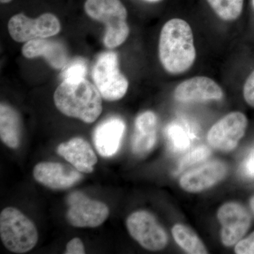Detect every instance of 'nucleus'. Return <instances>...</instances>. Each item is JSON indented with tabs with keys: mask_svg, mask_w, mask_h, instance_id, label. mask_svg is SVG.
I'll return each instance as SVG.
<instances>
[{
	"mask_svg": "<svg viewBox=\"0 0 254 254\" xmlns=\"http://www.w3.org/2000/svg\"><path fill=\"white\" fill-rule=\"evenodd\" d=\"M158 118L152 111H145L138 115L134 123V131L131 138L132 151L143 156L149 153L157 141Z\"/></svg>",
	"mask_w": 254,
	"mask_h": 254,
	"instance_id": "17",
	"label": "nucleus"
},
{
	"mask_svg": "<svg viewBox=\"0 0 254 254\" xmlns=\"http://www.w3.org/2000/svg\"><path fill=\"white\" fill-rule=\"evenodd\" d=\"M21 120L17 112L9 105H0V138L6 146L16 149L21 143Z\"/></svg>",
	"mask_w": 254,
	"mask_h": 254,
	"instance_id": "18",
	"label": "nucleus"
},
{
	"mask_svg": "<svg viewBox=\"0 0 254 254\" xmlns=\"http://www.w3.org/2000/svg\"><path fill=\"white\" fill-rule=\"evenodd\" d=\"M68 210L66 220L75 227H97L109 216L108 205L91 199L81 191H73L66 199Z\"/></svg>",
	"mask_w": 254,
	"mask_h": 254,
	"instance_id": "8",
	"label": "nucleus"
},
{
	"mask_svg": "<svg viewBox=\"0 0 254 254\" xmlns=\"http://www.w3.org/2000/svg\"><path fill=\"white\" fill-rule=\"evenodd\" d=\"M92 76L102 98L108 101L122 99L128 91V79L120 71L118 55L113 52L98 57Z\"/></svg>",
	"mask_w": 254,
	"mask_h": 254,
	"instance_id": "5",
	"label": "nucleus"
},
{
	"mask_svg": "<svg viewBox=\"0 0 254 254\" xmlns=\"http://www.w3.org/2000/svg\"><path fill=\"white\" fill-rule=\"evenodd\" d=\"M57 152L81 173H93L98 163V158L91 145L81 137L60 143Z\"/></svg>",
	"mask_w": 254,
	"mask_h": 254,
	"instance_id": "16",
	"label": "nucleus"
},
{
	"mask_svg": "<svg viewBox=\"0 0 254 254\" xmlns=\"http://www.w3.org/2000/svg\"><path fill=\"white\" fill-rule=\"evenodd\" d=\"M235 252L237 254H254V232L247 238L237 242Z\"/></svg>",
	"mask_w": 254,
	"mask_h": 254,
	"instance_id": "24",
	"label": "nucleus"
},
{
	"mask_svg": "<svg viewBox=\"0 0 254 254\" xmlns=\"http://www.w3.org/2000/svg\"><path fill=\"white\" fill-rule=\"evenodd\" d=\"M247 127L248 120L245 114L232 112L220 119L210 128L207 141L215 149L231 151L245 136Z\"/></svg>",
	"mask_w": 254,
	"mask_h": 254,
	"instance_id": "9",
	"label": "nucleus"
},
{
	"mask_svg": "<svg viewBox=\"0 0 254 254\" xmlns=\"http://www.w3.org/2000/svg\"><path fill=\"white\" fill-rule=\"evenodd\" d=\"M0 237L4 247L15 254L27 253L38 240L36 225L27 216L13 207L0 214Z\"/></svg>",
	"mask_w": 254,
	"mask_h": 254,
	"instance_id": "4",
	"label": "nucleus"
},
{
	"mask_svg": "<svg viewBox=\"0 0 254 254\" xmlns=\"http://www.w3.org/2000/svg\"><path fill=\"white\" fill-rule=\"evenodd\" d=\"M217 216L222 226L221 241L225 247H232L242 240L252 224L250 212L236 202H228L218 209Z\"/></svg>",
	"mask_w": 254,
	"mask_h": 254,
	"instance_id": "10",
	"label": "nucleus"
},
{
	"mask_svg": "<svg viewBox=\"0 0 254 254\" xmlns=\"http://www.w3.org/2000/svg\"><path fill=\"white\" fill-rule=\"evenodd\" d=\"M97 87L86 78L78 82L63 81L54 93L55 106L63 115L83 123H94L103 111V101Z\"/></svg>",
	"mask_w": 254,
	"mask_h": 254,
	"instance_id": "2",
	"label": "nucleus"
},
{
	"mask_svg": "<svg viewBox=\"0 0 254 254\" xmlns=\"http://www.w3.org/2000/svg\"><path fill=\"white\" fill-rule=\"evenodd\" d=\"M85 247L81 239L75 237L68 242L66 247V254H84Z\"/></svg>",
	"mask_w": 254,
	"mask_h": 254,
	"instance_id": "26",
	"label": "nucleus"
},
{
	"mask_svg": "<svg viewBox=\"0 0 254 254\" xmlns=\"http://www.w3.org/2000/svg\"><path fill=\"white\" fill-rule=\"evenodd\" d=\"M60 21L50 13L31 18L23 14L14 15L8 23L10 36L18 43H26L40 38H48L60 33Z\"/></svg>",
	"mask_w": 254,
	"mask_h": 254,
	"instance_id": "6",
	"label": "nucleus"
},
{
	"mask_svg": "<svg viewBox=\"0 0 254 254\" xmlns=\"http://www.w3.org/2000/svg\"><path fill=\"white\" fill-rule=\"evenodd\" d=\"M126 125L123 119L112 117L100 123L93 133V142L102 157L110 158L118 153L121 145Z\"/></svg>",
	"mask_w": 254,
	"mask_h": 254,
	"instance_id": "14",
	"label": "nucleus"
},
{
	"mask_svg": "<svg viewBox=\"0 0 254 254\" xmlns=\"http://www.w3.org/2000/svg\"><path fill=\"white\" fill-rule=\"evenodd\" d=\"M86 62L82 58H76L68 63L63 68V78L64 81L78 82L85 79L87 73Z\"/></svg>",
	"mask_w": 254,
	"mask_h": 254,
	"instance_id": "21",
	"label": "nucleus"
},
{
	"mask_svg": "<svg viewBox=\"0 0 254 254\" xmlns=\"http://www.w3.org/2000/svg\"><path fill=\"white\" fill-rule=\"evenodd\" d=\"M172 234L177 245L190 254H208L204 244L200 240L191 229L182 225L176 224L172 229Z\"/></svg>",
	"mask_w": 254,
	"mask_h": 254,
	"instance_id": "19",
	"label": "nucleus"
},
{
	"mask_svg": "<svg viewBox=\"0 0 254 254\" xmlns=\"http://www.w3.org/2000/svg\"><path fill=\"white\" fill-rule=\"evenodd\" d=\"M126 225L132 238L145 250L158 252L168 245L166 232L148 212L138 210L131 213L127 219Z\"/></svg>",
	"mask_w": 254,
	"mask_h": 254,
	"instance_id": "7",
	"label": "nucleus"
},
{
	"mask_svg": "<svg viewBox=\"0 0 254 254\" xmlns=\"http://www.w3.org/2000/svg\"><path fill=\"white\" fill-rule=\"evenodd\" d=\"M243 95L247 104L254 108V69L246 80L244 85Z\"/></svg>",
	"mask_w": 254,
	"mask_h": 254,
	"instance_id": "25",
	"label": "nucleus"
},
{
	"mask_svg": "<svg viewBox=\"0 0 254 254\" xmlns=\"http://www.w3.org/2000/svg\"><path fill=\"white\" fill-rule=\"evenodd\" d=\"M84 9L88 16L106 26L103 43L107 48H117L126 41L130 30L126 7L120 0H86Z\"/></svg>",
	"mask_w": 254,
	"mask_h": 254,
	"instance_id": "3",
	"label": "nucleus"
},
{
	"mask_svg": "<svg viewBox=\"0 0 254 254\" xmlns=\"http://www.w3.org/2000/svg\"><path fill=\"white\" fill-rule=\"evenodd\" d=\"M0 1H1V2L2 3V4H6V3L10 2L11 0H0Z\"/></svg>",
	"mask_w": 254,
	"mask_h": 254,
	"instance_id": "29",
	"label": "nucleus"
},
{
	"mask_svg": "<svg viewBox=\"0 0 254 254\" xmlns=\"http://www.w3.org/2000/svg\"><path fill=\"white\" fill-rule=\"evenodd\" d=\"M214 12L220 19L233 21L240 17L243 11L245 0H206Z\"/></svg>",
	"mask_w": 254,
	"mask_h": 254,
	"instance_id": "20",
	"label": "nucleus"
},
{
	"mask_svg": "<svg viewBox=\"0 0 254 254\" xmlns=\"http://www.w3.org/2000/svg\"><path fill=\"white\" fill-rule=\"evenodd\" d=\"M250 206L251 208H252V210H253L254 213V195L253 197H252V198H251L250 200Z\"/></svg>",
	"mask_w": 254,
	"mask_h": 254,
	"instance_id": "28",
	"label": "nucleus"
},
{
	"mask_svg": "<svg viewBox=\"0 0 254 254\" xmlns=\"http://www.w3.org/2000/svg\"><path fill=\"white\" fill-rule=\"evenodd\" d=\"M210 154V150L205 146L197 147L196 148L189 152L180 161V169L183 170L190 166V165H194L195 163H199V162L205 160V159L208 158Z\"/></svg>",
	"mask_w": 254,
	"mask_h": 254,
	"instance_id": "23",
	"label": "nucleus"
},
{
	"mask_svg": "<svg viewBox=\"0 0 254 254\" xmlns=\"http://www.w3.org/2000/svg\"><path fill=\"white\" fill-rule=\"evenodd\" d=\"M242 170L246 176L254 178V150L246 158Z\"/></svg>",
	"mask_w": 254,
	"mask_h": 254,
	"instance_id": "27",
	"label": "nucleus"
},
{
	"mask_svg": "<svg viewBox=\"0 0 254 254\" xmlns=\"http://www.w3.org/2000/svg\"><path fill=\"white\" fill-rule=\"evenodd\" d=\"M145 1H148V2H158V1H161V0H145Z\"/></svg>",
	"mask_w": 254,
	"mask_h": 254,
	"instance_id": "30",
	"label": "nucleus"
},
{
	"mask_svg": "<svg viewBox=\"0 0 254 254\" xmlns=\"http://www.w3.org/2000/svg\"><path fill=\"white\" fill-rule=\"evenodd\" d=\"M166 133L174 150L182 151L190 146V137L182 127L173 124L167 128Z\"/></svg>",
	"mask_w": 254,
	"mask_h": 254,
	"instance_id": "22",
	"label": "nucleus"
},
{
	"mask_svg": "<svg viewBox=\"0 0 254 254\" xmlns=\"http://www.w3.org/2000/svg\"><path fill=\"white\" fill-rule=\"evenodd\" d=\"M223 96V90L220 85L206 76H195L185 80L174 91V98L180 103L218 101Z\"/></svg>",
	"mask_w": 254,
	"mask_h": 254,
	"instance_id": "12",
	"label": "nucleus"
},
{
	"mask_svg": "<svg viewBox=\"0 0 254 254\" xmlns=\"http://www.w3.org/2000/svg\"><path fill=\"white\" fill-rule=\"evenodd\" d=\"M33 177L42 185L51 190L71 188L81 181L83 175L76 168L55 162H43L33 169Z\"/></svg>",
	"mask_w": 254,
	"mask_h": 254,
	"instance_id": "11",
	"label": "nucleus"
},
{
	"mask_svg": "<svg viewBox=\"0 0 254 254\" xmlns=\"http://www.w3.org/2000/svg\"><path fill=\"white\" fill-rule=\"evenodd\" d=\"M159 59L170 74H181L193 66L196 58L194 38L190 25L182 18L169 20L159 38Z\"/></svg>",
	"mask_w": 254,
	"mask_h": 254,
	"instance_id": "1",
	"label": "nucleus"
},
{
	"mask_svg": "<svg viewBox=\"0 0 254 254\" xmlns=\"http://www.w3.org/2000/svg\"><path fill=\"white\" fill-rule=\"evenodd\" d=\"M21 52L28 59L43 57L55 69H63L68 64L67 50L59 41L47 38L33 40L25 43Z\"/></svg>",
	"mask_w": 254,
	"mask_h": 254,
	"instance_id": "15",
	"label": "nucleus"
},
{
	"mask_svg": "<svg viewBox=\"0 0 254 254\" xmlns=\"http://www.w3.org/2000/svg\"><path fill=\"white\" fill-rule=\"evenodd\" d=\"M252 6H253V8L254 9V0H252Z\"/></svg>",
	"mask_w": 254,
	"mask_h": 254,
	"instance_id": "31",
	"label": "nucleus"
},
{
	"mask_svg": "<svg viewBox=\"0 0 254 254\" xmlns=\"http://www.w3.org/2000/svg\"><path fill=\"white\" fill-rule=\"evenodd\" d=\"M226 164L219 160L208 162L185 173L180 180L182 190L189 193H198L208 190L226 177Z\"/></svg>",
	"mask_w": 254,
	"mask_h": 254,
	"instance_id": "13",
	"label": "nucleus"
}]
</instances>
